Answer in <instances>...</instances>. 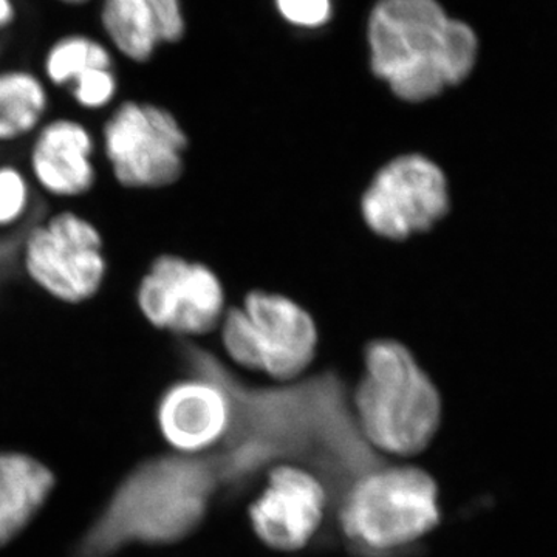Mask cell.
Masks as SVG:
<instances>
[{
    "label": "cell",
    "instance_id": "1",
    "mask_svg": "<svg viewBox=\"0 0 557 557\" xmlns=\"http://www.w3.org/2000/svg\"><path fill=\"white\" fill-rule=\"evenodd\" d=\"M189 373L208 376L225 391L230 421L212 453H200L215 490H244L278 465L309 469L324 483L335 515L348 490L383 467L359 429L346 383L325 372L278 387H252L203 348L185 344Z\"/></svg>",
    "mask_w": 557,
    "mask_h": 557
},
{
    "label": "cell",
    "instance_id": "2",
    "mask_svg": "<svg viewBox=\"0 0 557 557\" xmlns=\"http://www.w3.org/2000/svg\"><path fill=\"white\" fill-rule=\"evenodd\" d=\"M370 64L395 97L423 102L471 75L479 40L437 0H380L369 21Z\"/></svg>",
    "mask_w": 557,
    "mask_h": 557
},
{
    "label": "cell",
    "instance_id": "3",
    "mask_svg": "<svg viewBox=\"0 0 557 557\" xmlns=\"http://www.w3.org/2000/svg\"><path fill=\"white\" fill-rule=\"evenodd\" d=\"M215 494L197 454L150 458L121 483L75 557H109L135 542L182 541L203 522Z\"/></svg>",
    "mask_w": 557,
    "mask_h": 557
},
{
    "label": "cell",
    "instance_id": "4",
    "mask_svg": "<svg viewBox=\"0 0 557 557\" xmlns=\"http://www.w3.org/2000/svg\"><path fill=\"white\" fill-rule=\"evenodd\" d=\"M359 429L373 449L416 456L442 423V397L408 347L375 339L364 350V376L354 399Z\"/></svg>",
    "mask_w": 557,
    "mask_h": 557
},
{
    "label": "cell",
    "instance_id": "5",
    "mask_svg": "<svg viewBox=\"0 0 557 557\" xmlns=\"http://www.w3.org/2000/svg\"><path fill=\"white\" fill-rule=\"evenodd\" d=\"M335 515L361 555L394 556L438 525L437 483L424 469L383 465L348 490Z\"/></svg>",
    "mask_w": 557,
    "mask_h": 557
},
{
    "label": "cell",
    "instance_id": "6",
    "mask_svg": "<svg viewBox=\"0 0 557 557\" xmlns=\"http://www.w3.org/2000/svg\"><path fill=\"white\" fill-rule=\"evenodd\" d=\"M21 267L44 295L78 307L100 295L109 276V258L100 226L75 209H60L28 230Z\"/></svg>",
    "mask_w": 557,
    "mask_h": 557
},
{
    "label": "cell",
    "instance_id": "7",
    "mask_svg": "<svg viewBox=\"0 0 557 557\" xmlns=\"http://www.w3.org/2000/svg\"><path fill=\"white\" fill-rule=\"evenodd\" d=\"M98 143L110 177L124 189L166 188L185 171L188 135L170 110L153 102L115 104L102 121Z\"/></svg>",
    "mask_w": 557,
    "mask_h": 557
},
{
    "label": "cell",
    "instance_id": "8",
    "mask_svg": "<svg viewBox=\"0 0 557 557\" xmlns=\"http://www.w3.org/2000/svg\"><path fill=\"white\" fill-rule=\"evenodd\" d=\"M222 341L230 357L244 368L288 381L313 361L318 329L295 300L258 289L239 309L225 313Z\"/></svg>",
    "mask_w": 557,
    "mask_h": 557
},
{
    "label": "cell",
    "instance_id": "9",
    "mask_svg": "<svg viewBox=\"0 0 557 557\" xmlns=\"http://www.w3.org/2000/svg\"><path fill=\"white\" fill-rule=\"evenodd\" d=\"M450 208L449 183L435 161L406 153L384 164L361 197V215L376 236L406 240L428 233Z\"/></svg>",
    "mask_w": 557,
    "mask_h": 557
},
{
    "label": "cell",
    "instance_id": "10",
    "mask_svg": "<svg viewBox=\"0 0 557 557\" xmlns=\"http://www.w3.org/2000/svg\"><path fill=\"white\" fill-rule=\"evenodd\" d=\"M135 302L153 329L174 335H205L225 317V292L218 274L175 255L152 260L139 278Z\"/></svg>",
    "mask_w": 557,
    "mask_h": 557
},
{
    "label": "cell",
    "instance_id": "11",
    "mask_svg": "<svg viewBox=\"0 0 557 557\" xmlns=\"http://www.w3.org/2000/svg\"><path fill=\"white\" fill-rule=\"evenodd\" d=\"M27 171L50 199L78 200L97 188L98 135L76 116H50L28 139Z\"/></svg>",
    "mask_w": 557,
    "mask_h": 557
},
{
    "label": "cell",
    "instance_id": "12",
    "mask_svg": "<svg viewBox=\"0 0 557 557\" xmlns=\"http://www.w3.org/2000/svg\"><path fill=\"white\" fill-rule=\"evenodd\" d=\"M327 508V490L318 475L296 465H278L270 469L269 485L249 508V519L263 544L296 552L317 534Z\"/></svg>",
    "mask_w": 557,
    "mask_h": 557
},
{
    "label": "cell",
    "instance_id": "13",
    "mask_svg": "<svg viewBox=\"0 0 557 557\" xmlns=\"http://www.w3.org/2000/svg\"><path fill=\"white\" fill-rule=\"evenodd\" d=\"M157 418L161 434L180 454H200L218 446L225 435L230 403L214 380L190 373V379L164 391Z\"/></svg>",
    "mask_w": 557,
    "mask_h": 557
},
{
    "label": "cell",
    "instance_id": "14",
    "mask_svg": "<svg viewBox=\"0 0 557 557\" xmlns=\"http://www.w3.org/2000/svg\"><path fill=\"white\" fill-rule=\"evenodd\" d=\"M95 7L101 38L115 57L134 64H146L185 33L180 0H97Z\"/></svg>",
    "mask_w": 557,
    "mask_h": 557
},
{
    "label": "cell",
    "instance_id": "15",
    "mask_svg": "<svg viewBox=\"0 0 557 557\" xmlns=\"http://www.w3.org/2000/svg\"><path fill=\"white\" fill-rule=\"evenodd\" d=\"M54 485L50 469L22 454H0V547L35 518Z\"/></svg>",
    "mask_w": 557,
    "mask_h": 557
},
{
    "label": "cell",
    "instance_id": "16",
    "mask_svg": "<svg viewBox=\"0 0 557 557\" xmlns=\"http://www.w3.org/2000/svg\"><path fill=\"white\" fill-rule=\"evenodd\" d=\"M51 89L39 72L0 69V145L30 139L50 119Z\"/></svg>",
    "mask_w": 557,
    "mask_h": 557
},
{
    "label": "cell",
    "instance_id": "17",
    "mask_svg": "<svg viewBox=\"0 0 557 557\" xmlns=\"http://www.w3.org/2000/svg\"><path fill=\"white\" fill-rule=\"evenodd\" d=\"M116 67V57L100 35L70 32L47 47L40 62V75L51 90L69 89L87 70Z\"/></svg>",
    "mask_w": 557,
    "mask_h": 557
},
{
    "label": "cell",
    "instance_id": "18",
    "mask_svg": "<svg viewBox=\"0 0 557 557\" xmlns=\"http://www.w3.org/2000/svg\"><path fill=\"white\" fill-rule=\"evenodd\" d=\"M35 201V185L16 163H0V231L13 230L27 220Z\"/></svg>",
    "mask_w": 557,
    "mask_h": 557
},
{
    "label": "cell",
    "instance_id": "19",
    "mask_svg": "<svg viewBox=\"0 0 557 557\" xmlns=\"http://www.w3.org/2000/svg\"><path fill=\"white\" fill-rule=\"evenodd\" d=\"M120 89L119 70L100 67L87 70L70 84L65 94L83 112L101 113L115 108Z\"/></svg>",
    "mask_w": 557,
    "mask_h": 557
},
{
    "label": "cell",
    "instance_id": "20",
    "mask_svg": "<svg viewBox=\"0 0 557 557\" xmlns=\"http://www.w3.org/2000/svg\"><path fill=\"white\" fill-rule=\"evenodd\" d=\"M285 20L300 27H319L330 17V0H277Z\"/></svg>",
    "mask_w": 557,
    "mask_h": 557
},
{
    "label": "cell",
    "instance_id": "21",
    "mask_svg": "<svg viewBox=\"0 0 557 557\" xmlns=\"http://www.w3.org/2000/svg\"><path fill=\"white\" fill-rule=\"evenodd\" d=\"M20 10L16 0H0V35L11 30L16 25Z\"/></svg>",
    "mask_w": 557,
    "mask_h": 557
},
{
    "label": "cell",
    "instance_id": "22",
    "mask_svg": "<svg viewBox=\"0 0 557 557\" xmlns=\"http://www.w3.org/2000/svg\"><path fill=\"white\" fill-rule=\"evenodd\" d=\"M51 2L57 3V5L62 7V9L83 10L86 9V7L95 5L97 0H51Z\"/></svg>",
    "mask_w": 557,
    "mask_h": 557
}]
</instances>
